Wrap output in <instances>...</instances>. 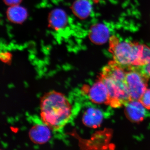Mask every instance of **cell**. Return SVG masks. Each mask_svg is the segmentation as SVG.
<instances>
[{"mask_svg":"<svg viewBox=\"0 0 150 150\" xmlns=\"http://www.w3.org/2000/svg\"><path fill=\"white\" fill-rule=\"evenodd\" d=\"M71 115V105L63 94L53 91L45 94L40 99L41 121L51 130L62 129L70 121Z\"/></svg>","mask_w":150,"mask_h":150,"instance_id":"6da1fadb","label":"cell"},{"mask_svg":"<svg viewBox=\"0 0 150 150\" xmlns=\"http://www.w3.org/2000/svg\"><path fill=\"white\" fill-rule=\"evenodd\" d=\"M126 70L113 61L103 67L99 77L107 87L109 105L117 108L131 100L125 83Z\"/></svg>","mask_w":150,"mask_h":150,"instance_id":"7a4b0ae2","label":"cell"},{"mask_svg":"<svg viewBox=\"0 0 150 150\" xmlns=\"http://www.w3.org/2000/svg\"><path fill=\"white\" fill-rule=\"evenodd\" d=\"M109 51L113 61L125 69L143 65L144 45L137 42L121 41L115 36L109 38Z\"/></svg>","mask_w":150,"mask_h":150,"instance_id":"3957f363","label":"cell"},{"mask_svg":"<svg viewBox=\"0 0 150 150\" xmlns=\"http://www.w3.org/2000/svg\"><path fill=\"white\" fill-rule=\"evenodd\" d=\"M125 83L131 100H139L147 89L148 77L140 67H133L126 69Z\"/></svg>","mask_w":150,"mask_h":150,"instance_id":"277c9868","label":"cell"},{"mask_svg":"<svg viewBox=\"0 0 150 150\" xmlns=\"http://www.w3.org/2000/svg\"><path fill=\"white\" fill-rule=\"evenodd\" d=\"M88 95L94 103L109 105V95L107 87L99 78L89 89Z\"/></svg>","mask_w":150,"mask_h":150,"instance_id":"5b68a950","label":"cell"},{"mask_svg":"<svg viewBox=\"0 0 150 150\" xmlns=\"http://www.w3.org/2000/svg\"><path fill=\"white\" fill-rule=\"evenodd\" d=\"M124 106L126 117L131 122L139 123L144 120L146 108L139 100H131Z\"/></svg>","mask_w":150,"mask_h":150,"instance_id":"8992f818","label":"cell"},{"mask_svg":"<svg viewBox=\"0 0 150 150\" xmlns=\"http://www.w3.org/2000/svg\"><path fill=\"white\" fill-rule=\"evenodd\" d=\"M51 129L46 124H36L30 129L29 137L33 143L42 144L48 142L51 138Z\"/></svg>","mask_w":150,"mask_h":150,"instance_id":"52a82bcc","label":"cell"},{"mask_svg":"<svg viewBox=\"0 0 150 150\" xmlns=\"http://www.w3.org/2000/svg\"><path fill=\"white\" fill-rule=\"evenodd\" d=\"M103 117L101 110L95 108H90L84 113L83 122L87 127L97 128L102 123Z\"/></svg>","mask_w":150,"mask_h":150,"instance_id":"ba28073f","label":"cell"},{"mask_svg":"<svg viewBox=\"0 0 150 150\" xmlns=\"http://www.w3.org/2000/svg\"><path fill=\"white\" fill-rule=\"evenodd\" d=\"M91 36L94 43L103 44L109 38V30L104 25H97L93 28Z\"/></svg>","mask_w":150,"mask_h":150,"instance_id":"9c48e42d","label":"cell"},{"mask_svg":"<svg viewBox=\"0 0 150 150\" xmlns=\"http://www.w3.org/2000/svg\"><path fill=\"white\" fill-rule=\"evenodd\" d=\"M145 74L150 78V48L144 45L143 65L140 67Z\"/></svg>","mask_w":150,"mask_h":150,"instance_id":"30bf717a","label":"cell"},{"mask_svg":"<svg viewBox=\"0 0 150 150\" xmlns=\"http://www.w3.org/2000/svg\"><path fill=\"white\" fill-rule=\"evenodd\" d=\"M139 100L145 108L150 110V88L146 90Z\"/></svg>","mask_w":150,"mask_h":150,"instance_id":"8fae6325","label":"cell"},{"mask_svg":"<svg viewBox=\"0 0 150 150\" xmlns=\"http://www.w3.org/2000/svg\"><path fill=\"white\" fill-rule=\"evenodd\" d=\"M92 1L93 2L96 3V4H97V3H98L100 1H101V0H92Z\"/></svg>","mask_w":150,"mask_h":150,"instance_id":"7c38bea8","label":"cell"}]
</instances>
